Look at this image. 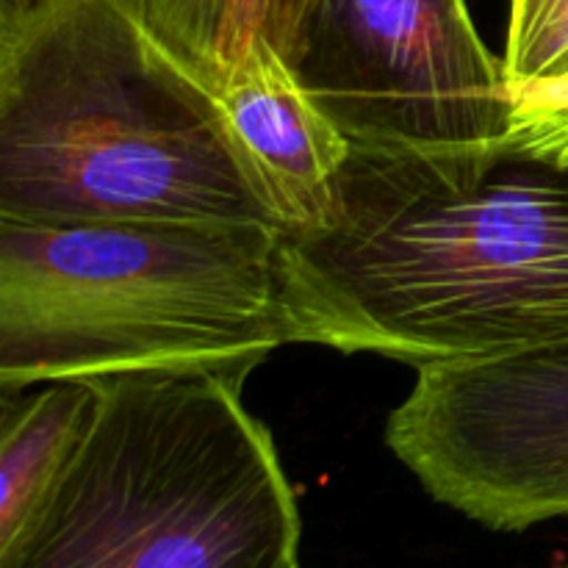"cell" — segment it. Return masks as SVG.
<instances>
[{
  "mask_svg": "<svg viewBox=\"0 0 568 568\" xmlns=\"http://www.w3.org/2000/svg\"><path fill=\"white\" fill-rule=\"evenodd\" d=\"M283 233L303 344L410 366L568 347V164L510 139L353 144Z\"/></svg>",
  "mask_w": 568,
  "mask_h": 568,
  "instance_id": "obj_1",
  "label": "cell"
},
{
  "mask_svg": "<svg viewBox=\"0 0 568 568\" xmlns=\"http://www.w3.org/2000/svg\"><path fill=\"white\" fill-rule=\"evenodd\" d=\"M0 220H283L131 0H0Z\"/></svg>",
  "mask_w": 568,
  "mask_h": 568,
  "instance_id": "obj_2",
  "label": "cell"
},
{
  "mask_svg": "<svg viewBox=\"0 0 568 568\" xmlns=\"http://www.w3.org/2000/svg\"><path fill=\"white\" fill-rule=\"evenodd\" d=\"M303 344L281 227L0 220V394L205 372L239 383Z\"/></svg>",
  "mask_w": 568,
  "mask_h": 568,
  "instance_id": "obj_3",
  "label": "cell"
},
{
  "mask_svg": "<svg viewBox=\"0 0 568 568\" xmlns=\"http://www.w3.org/2000/svg\"><path fill=\"white\" fill-rule=\"evenodd\" d=\"M94 410L0 568H300L292 483L239 383L98 377Z\"/></svg>",
  "mask_w": 568,
  "mask_h": 568,
  "instance_id": "obj_4",
  "label": "cell"
},
{
  "mask_svg": "<svg viewBox=\"0 0 568 568\" xmlns=\"http://www.w3.org/2000/svg\"><path fill=\"white\" fill-rule=\"evenodd\" d=\"M288 67L364 148L497 142L514 114L466 0H314Z\"/></svg>",
  "mask_w": 568,
  "mask_h": 568,
  "instance_id": "obj_5",
  "label": "cell"
},
{
  "mask_svg": "<svg viewBox=\"0 0 568 568\" xmlns=\"http://www.w3.org/2000/svg\"><path fill=\"white\" fill-rule=\"evenodd\" d=\"M386 444L436 503L488 530L568 519V347L419 366Z\"/></svg>",
  "mask_w": 568,
  "mask_h": 568,
  "instance_id": "obj_6",
  "label": "cell"
},
{
  "mask_svg": "<svg viewBox=\"0 0 568 568\" xmlns=\"http://www.w3.org/2000/svg\"><path fill=\"white\" fill-rule=\"evenodd\" d=\"M231 131L288 227L316 225L353 142L272 44L253 42L216 89Z\"/></svg>",
  "mask_w": 568,
  "mask_h": 568,
  "instance_id": "obj_7",
  "label": "cell"
},
{
  "mask_svg": "<svg viewBox=\"0 0 568 568\" xmlns=\"http://www.w3.org/2000/svg\"><path fill=\"white\" fill-rule=\"evenodd\" d=\"M0 408V544L26 521L94 410L92 381L39 383V392H6Z\"/></svg>",
  "mask_w": 568,
  "mask_h": 568,
  "instance_id": "obj_8",
  "label": "cell"
},
{
  "mask_svg": "<svg viewBox=\"0 0 568 568\" xmlns=\"http://www.w3.org/2000/svg\"><path fill=\"white\" fill-rule=\"evenodd\" d=\"M148 26L214 89L225 78L227 0H131Z\"/></svg>",
  "mask_w": 568,
  "mask_h": 568,
  "instance_id": "obj_9",
  "label": "cell"
},
{
  "mask_svg": "<svg viewBox=\"0 0 568 568\" xmlns=\"http://www.w3.org/2000/svg\"><path fill=\"white\" fill-rule=\"evenodd\" d=\"M503 67L510 87L568 75V0H510Z\"/></svg>",
  "mask_w": 568,
  "mask_h": 568,
  "instance_id": "obj_10",
  "label": "cell"
},
{
  "mask_svg": "<svg viewBox=\"0 0 568 568\" xmlns=\"http://www.w3.org/2000/svg\"><path fill=\"white\" fill-rule=\"evenodd\" d=\"M514 114L505 139L541 159L568 164V75L510 87Z\"/></svg>",
  "mask_w": 568,
  "mask_h": 568,
  "instance_id": "obj_11",
  "label": "cell"
},
{
  "mask_svg": "<svg viewBox=\"0 0 568 568\" xmlns=\"http://www.w3.org/2000/svg\"><path fill=\"white\" fill-rule=\"evenodd\" d=\"M314 0H227V31H225V78L236 70L239 61L253 42H266L292 59L294 42L308 17Z\"/></svg>",
  "mask_w": 568,
  "mask_h": 568,
  "instance_id": "obj_12",
  "label": "cell"
},
{
  "mask_svg": "<svg viewBox=\"0 0 568 568\" xmlns=\"http://www.w3.org/2000/svg\"><path fill=\"white\" fill-rule=\"evenodd\" d=\"M555 568H568V560H564V564H560V566H555Z\"/></svg>",
  "mask_w": 568,
  "mask_h": 568,
  "instance_id": "obj_13",
  "label": "cell"
}]
</instances>
